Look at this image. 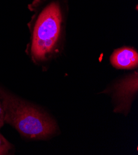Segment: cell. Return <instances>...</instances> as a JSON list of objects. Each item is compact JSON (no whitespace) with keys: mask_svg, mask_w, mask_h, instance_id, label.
I'll return each mask as SVG.
<instances>
[{"mask_svg":"<svg viewBox=\"0 0 138 155\" xmlns=\"http://www.w3.org/2000/svg\"><path fill=\"white\" fill-rule=\"evenodd\" d=\"M5 123V111L2 100H0V129L4 126Z\"/></svg>","mask_w":138,"mask_h":155,"instance_id":"6","label":"cell"},{"mask_svg":"<svg viewBox=\"0 0 138 155\" xmlns=\"http://www.w3.org/2000/svg\"><path fill=\"white\" fill-rule=\"evenodd\" d=\"M0 100L5 111V122L22 136L43 140L56 130L55 122L35 105L0 86Z\"/></svg>","mask_w":138,"mask_h":155,"instance_id":"1","label":"cell"},{"mask_svg":"<svg viewBox=\"0 0 138 155\" xmlns=\"http://www.w3.org/2000/svg\"><path fill=\"white\" fill-rule=\"evenodd\" d=\"M12 145L0 133V155L9 154Z\"/></svg>","mask_w":138,"mask_h":155,"instance_id":"5","label":"cell"},{"mask_svg":"<svg viewBox=\"0 0 138 155\" xmlns=\"http://www.w3.org/2000/svg\"><path fill=\"white\" fill-rule=\"evenodd\" d=\"M32 30L30 55L35 62L47 60L59 40L65 0H43Z\"/></svg>","mask_w":138,"mask_h":155,"instance_id":"2","label":"cell"},{"mask_svg":"<svg viewBox=\"0 0 138 155\" xmlns=\"http://www.w3.org/2000/svg\"><path fill=\"white\" fill-rule=\"evenodd\" d=\"M110 63L113 67L119 69H131L137 68V51L126 46L115 50L110 56Z\"/></svg>","mask_w":138,"mask_h":155,"instance_id":"4","label":"cell"},{"mask_svg":"<svg viewBox=\"0 0 138 155\" xmlns=\"http://www.w3.org/2000/svg\"><path fill=\"white\" fill-rule=\"evenodd\" d=\"M138 89L137 72L128 75L114 85L113 99L116 104L115 113L127 114Z\"/></svg>","mask_w":138,"mask_h":155,"instance_id":"3","label":"cell"}]
</instances>
